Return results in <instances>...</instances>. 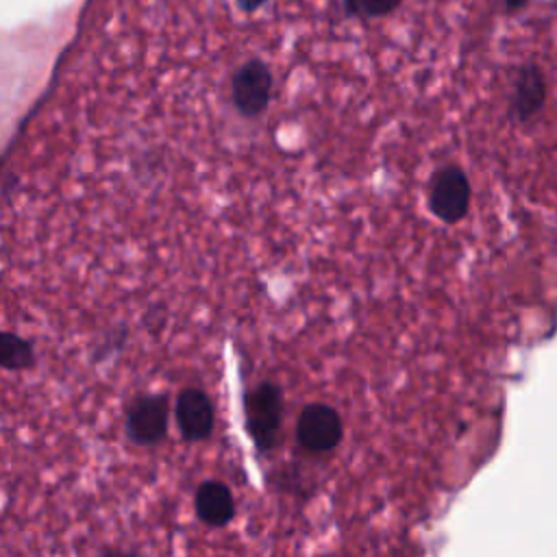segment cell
<instances>
[{
    "instance_id": "obj_1",
    "label": "cell",
    "mask_w": 557,
    "mask_h": 557,
    "mask_svg": "<svg viewBox=\"0 0 557 557\" xmlns=\"http://www.w3.org/2000/svg\"><path fill=\"white\" fill-rule=\"evenodd\" d=\"M274 76L270 65L259 59H246L231 76V100L239 115L244 117H257L261 115L272 96Z\"/></svg>"
},
{
    "instance_id": "obj_2",
    "label": "cell",
    "mask_w": 557,
    "mask_h": 557,
    "mask_svg": "<svg viewBox=\"0 0 557 557\" xmlns=\"http://www.w3.org/2000/svg\"><path fill=\"white\" fill-rule=\"evenodd\" d=\"M246 429L257 448L268 450L276 444L281 418H283V394L272 383H261L246 394L244 400Z\"/></svg>"
},
{
    "instance_id": "obj_3",
    "label": "cell",
    "mask_w": 557,
    "mask_h": 557,
    "mask_svg": "<svg viewBox=\"0 0 557 557\" xmlns=\"http://www.w3.org/2000/svg\"><path fill=\"white\" fill-rule=\"evenodd\" d=\"M470 181L457 165H444L429 181V209L446 224L459 222L470 207Z\"/></svg>"
},
{
    "instance_id": "obj_4",
    "label": "cell",
    "mask_w": 557,
    "mask_h": 557,
    "mask_svg": "<svg viewBox=\"0 0 557 557\" xmlns=\"http://www.w3.org/2000/svg\"><path fill=\"white\" fill-rule=\"evenodd\" d=\"M296 435L307 450L326 453L342 440L339 413L324 403H311L302 409L296 422Z\"/></svg>"
},
{
    "instance_id": "obj_5",
    "label": "cell",
    "mask_w": 557,
    "mask_h": 557,
    "mask_svg": "<svg viewBox=\"0 0 557 557\" xmlns=\"http://www.w3.org/2000/svg\"><path fill=\"white\" fill-rule=\"evenodd\" d=\"M176 431L187 442H200L213 431V405L209 396L198 387H185L174 403Z\"/></svg>"
},
{
    "instance_id": "obj_6",
    "label": "cell",
    "mask_w": 557,
    "mask_h": 557,
    "mask_svg": "<svg viewBox=\"0 0 557 557\" xmlns=\"http://www.w3.org/2000/svg\"><path fill=\"white\" fill-rule=\"evenodd\" d=\"M546 102V76L540 65L524 63L516 70L509 96V115L518 122L533 120Z\"/></svg>"
},
{
    "instance_id": "obj_7",
    "label": "cell",
    "mask_w": 557,
    "mask_h": 557,
    "mask_svg": "<svg viewBox=\"0 0 557 557\" xmlns=\"http://www.w3.org/2000/svg\"><path fill=\"white\" fill-rule=\"evenodd\" d=\"M196 516L209 527H224L235 516V498L222 481H205L194 494Z\"/></svg>"
},
{
    "instance_id": "obj_8",
    "label": "cell",
    "mask_w": 557,
    "mask_h": 557,
    "mask_svg": "<svg viewBox=\"0 0 557 557\" xmlns=\"http://www.w3.org/2000/svg\"><path fill=\"white\" fill-rule=\"evenodd\" d=\"M400 4L403 0H342V11L355 20H376L396 13Z\"/></svg>"
},
{
    "instance_id": "obj_9",
    "label": "cell",
    "mask_w": 557,
    "mask_h": 557,
    "mask_svg": "<svg viewBox=\"0 0 557 557\" xmlns=\"http://www.w3.org/2000/svg\"><path fill=\"white\" fill-rule=\"evenodd\" d=\"M235 4H237V9H239L242 13L252 15V13H257L261 7H265L268 0H235Z\"/></svg>"
},
{
    "instance_id": "obj_10",
    "label": "cell",
    "mask_w": 557,
    "mask_h": 557,
    "mask_svg": "<svg viewBox=\"0 0 557 557\" xmlns=\"http://www.w3.org/2000/svg\"><path fill=\"white\" fill-rule=\"evenodd\" d=\"M529 2H531V0H503L507 13H520Z\"/></svg>"
}]
</instances>
